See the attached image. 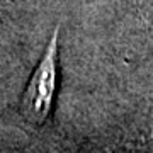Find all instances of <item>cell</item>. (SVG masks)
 <instances>
[{
  "label": "cell",
  "instance_id": "obj_1",
  "mask_svg": "<svg viewBox=\"0 0 153 153\" xmlns=\"http://www.w3.org/2000/svg\"><path fill=\"white\" fill-rule=\"evenodd\" d=\"M58 34L60 29L53 33L46 53L26 85L21 100L22 117L33 126L44 124L53 109L58 87Z\"/></svg>",
  "mask_w": 153,
  "mask_h": 153
}]
</instances>
